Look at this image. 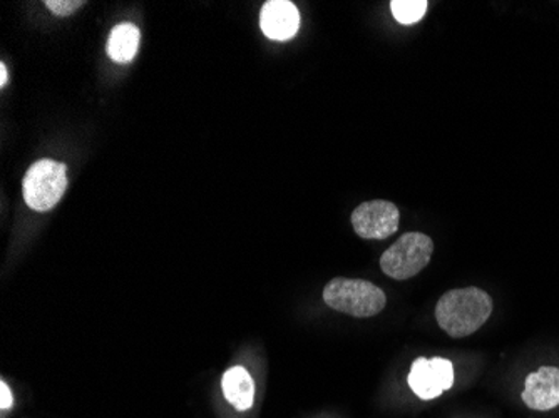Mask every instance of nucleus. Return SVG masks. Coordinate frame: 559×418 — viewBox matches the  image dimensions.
<instances>
[{
    "instance_id": "obj_1",
    "label": "nucleus",
    "mask_w": 559,
    "mask_h": 418,
    "mask_svg": "<svg viewBox=\"0 0 559 418\" xmlns=\"http://www.w3.org/2000/svg\"><path fill=\"white\" fill-rule=\"evenodd\" d=\"M491 313V297L476 286L448 291L436 307L439 326L452 338L473 335L488 322Z\"/></svg>"
},
{
    "instance_id": "obj_2",
    "label": "nucleus",
    "mask_w": 559,
    "mask_h": 418,
    "mask_svg": "<svg viewBox=\"0 0 559 418\" xmlns=\"http://www.w3.org/2000/svg\"><path fill=\"white\" fill-rule=\"evenodd\" d=\"M323 300L332 310L355 319L379 315L388 304L384 291L366 279L335 278L326 283Z\"/></svg>"
},
{
    "instance_id": "obj_3",
    "label": "nucleus",
    "mask_w": 559,
    "mask_h": 418,
    "mask_svg": "<svg viewBox=\"0 0 559 418\" xmlns=\"http://www.w3.org/2000/svg\"><path fill=\"white\" fill-rule=\"evenodd\" d=\"M68 188L66 166L55 159H40L31 166L22 181L27 206L34 212H49L64 196Z\"/></svg>"
},
{
    "instance_id": "obj_4",
    "label": "nucleus",
    "mask_w": 559,
    "mask_h": 418,
    "mask_svg": "<svg viewBox=\"0 0 559 418\" xmlns=\"http://www.w3.org/2000/svg\"><path fill=\"white\" fill-rule=\"evenodd\" d=\"M435 251V243L424 232H405L382 254L380 268L385 275L397 282L419 275L427 265Z\"/></svg>"
},
{
    "instance_id": "obj_5",
    "label": "nucleus",
    "mask_w": 559,
    "mask_h": 418,
    "mask_svg": "<svg viewBox=\"0 0 559 418\" xmlns=\"http://www.w3.org/2000/svg\"><path fill=\"white\" fill-rule=\"evenodd\" d=\"M399 223L401 213L391 201H367L352 213V226L364 240H385L397 232Z\"/></svg>"
},
{
    "instance_id": "obj_6",
    "label": "nucleus",
    "mask_w": 559,
    "mask_h": 418,
    "mask_svg": "<svg viewBox=\"0 0 559 418\" xmlns=\"http://www.w3.org/2000/svg\"><path fill=\"white\" fill-rule=\"evenodd\" d=\"M409 385L423 401L441 397L442 392L454 385V367L445 358H417L409 373Z\"/></svg>"
},
{
    "instance_id": "obj_7",
    "label": "nucleus",
    "mask_w": 559,
    "mask_h": 418,
    "mask_svg": "<svg viewBox=\"0 0 559 418\" xmlns=\"http://www.w3.org/2000/svg\"><path fill=\"white\" fill-rule=\"evenodd\" d=\"M260 27L269 39H292L300 27L298 9L288 0H269L260 14Z\"/></svg>"
},
{
    "instance_id": "obj_8",
    "label": "nucleus",
    "mask_w": 559,
    "mask_h": 418,
    "mask_svg": "<svg viewBox=\"0 0 559 418\" xmlns=\"http://www.w3.org/2000/svg\"><path fill=\"white\" fill-rule=\"evenodd\" d=\"M523 402L531 410L546 411L559 405V369L542 367L524 385Z\"/></svg>"
},
{
    "instance_id": "obj_9",
    "label": "nucleus",
    "mask_w": 559,
    "mask_h": 418,
    "mask_svg": "<svg viewBox=\"0 0 559 418\" xmlns=\"http://www.w3.org/2000/svg\"><path fill=\"white\" fill-rule=\"evenodd\" d=\"M223 394L238 411L248 410L255 404V382L243 367H231L222 380Z\"/></svg>"
},
{
    "instance_id": "obj_10",
    "label": "nucleus",
    "mask_w": 559,
    "mask_h": 418,
    "mask_svg": "<svg viewBox=\"0 0 559 418\" xmlns=\"http://www.w3.org/2000/svg\"><path fill=\"white\" fill-rule=\"evenodd\" d=\"M140 29L131 22H122L111 31L108 40L109 58L119 64L133 61L140 47Z\"/></svg>"
},
{
    "instance_id": "obj_11",
    "label": "nucleus",
    "mask_w": 559,
    "mask_h": 418,
    "mask_svg": "<svg viewBox=\"0 0 559 418\" xmlns=\"http://www.w3.org/2000/svg\"><path fill=\"white\" fill-rule=\"evenodd\" d=\"M392 14L399 24L413 25L426 15V0H394L391 2Z\"/></svg>"
},
{
    "instance_id": "obj_12",
    "label": "nucleus",
    "mask_w": 559,
    "mask_h": 418,
    "mask_svg": "<svg viewBox=\"0 0 559 418\" xmlns=\"http://www.w3.org/2000/svg\"><path fill=\"white\" fill-rule=\"evenodd\" d=\"M46 5L52 14L59 15V17H68V15L80 11L83 5H86V2H83V0H47Z\"/></svg>"
},
{
    "instance_id": "obj_13",
    "label": "nucleus",
    "mask_w": 559,
    "mask_h": 418,
    "mask_svg": "<svg viewBox=\"0 0 559 418\" xmlns=\"http://www.w3.org/2000/svg\"><path fill=\"white\" fill-rule=\"evenodd\" d=\"M12 404H14V398H12L11 389H9L8 383L0 382V408L8 410L12 407Z\"/></svg>"
},
{
    "instance_id": "obj_14",
    "label": "nucleus",
    "mask_w": 559,
    "mask_h": 418,
    "mask_svg": "<svg viewBox=\"0 0 559 418\" xmlns=\"http://www.w3.org/2000/svg\"><path fill=\"white\" fill-rule=\"evenodd\" d=\"M8 84V68L4 62L0 64V86L4 87Z\"/></svg>"
}]
</instances>
